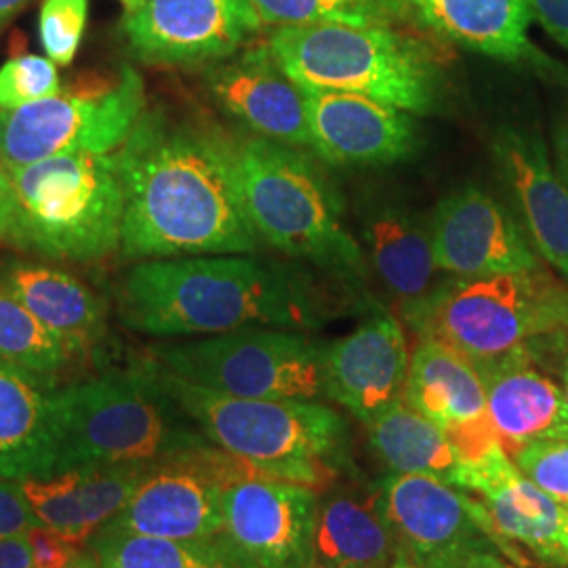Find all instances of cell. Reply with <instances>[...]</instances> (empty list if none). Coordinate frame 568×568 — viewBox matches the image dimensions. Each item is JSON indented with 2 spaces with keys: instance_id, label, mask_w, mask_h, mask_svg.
I'll use <instances>...</instances> for the list:
<instances>
[{
  "instance_id": "cell-21",
  "label": "cell",
  "mask_w": 568,
  "mask_h": 568,
  "mask_svg": "<svg viewBox=\"0 0 568 568\" xmlns=\"http://www.w3.org/2000/svg\"><path fill=\"white\" fill-rule=\"evenodd\" d=\"M469 495L480 497L504 541L527 548L548 567L568 568V509L527 478L504 448L469 467Z\"/></svg>"
},
{
  "instance_id": "cell-2",
  "label": "cell",
  "mask_w": 568,
  "mask_h": 568,
  "mask_svg": "<svg viewBox=\"0 0 568 568\" xmlns=\"http://www.w3.org/2000/svg\"><path fill=\"white\" fill-rule=\"evenodd\" d=\"M337 314L304 272L251 255L145 260L122 278L119 316L154 337L222 335L251 326L316 331Z\"/></svg>"
},
{
  "instance_id": "cell-42",
  "label": "cell",
  "mask_w": 568,
  "mask_h": 568,
  "mask_svg": "<svg viewBox=\"0 0 568 568\" xmlns=\"http://www.w3.org/2000/svg\"><path fill=\"white\" fill-rule=\"evenodd\" d=\"M13 213H16V190H13L11 175L0 164V241L9 236Z\"/></svg>"
},
{
  "instance_id": "cell-28",
  "label": "cell",
  "mask_w": 568,
  "mask_h": 568,
  "mask_svg": "<svg viewBox=\"0 0 568 568\" xmlns=\"http://www.w3.org/2000/svg\"><path fill=\"white\" fill-rule=\"evenodd\" d=\"M375 459L392 474H419L469 493V466L447 434L405 400L365 424Z\"/></svg>"
},
{
  "instance_id": "cell-4",
  "label": "cell",
  "mask_w": 568,
  "mask_h": 568,
  "mask_svg": "<svg viewBox=\"0 0 568 568\" xmlns=\"http://www.w3.org/2000/svg\"><path fill=\"white\" fill-rule=\"evenodd\" d=\"M267 47L304 89L365 95L413 116L438 110L443 68L422 37L396 26L274 28Z\"/></svg>"
},
{
  "instance_id": "cell-31",
  "label": "cell",
  "mask_w": 568,
  "mask_h": 568,
  "mask_svg": "<svg viewBox=\"0 0 568 568\" xmlns=\"http://www.w3.org/2000/svg\"><path fill=\"white\" fill-rule=\"evenodd\" d=\"M70 356L68 345L0 284V363L53 379Z\"/></svg>"
},
{
  "instance_id": "cell-40",
  "label": "cell",
  "mask_w": 568,
  "mask_h": 568,
  "mask_svg": "<svg viewBox=\"0 0 568 568\" xmlns=\"http://www.w3.org/2000/svg\"><path fill=\"white\" fill-rule=\"evenodd\" d=\"M532 21L568 51V0H527Z\"/></svg>"
},
{
  "instance_id": "cell-41",
  "label": "cell",
  "mask_w": 568,
  "mask_h": 568,
  "mask_svg": "<svg viewBox=\"0 0 568 568\" xmlns=\"http://www.w3.org/2000/svg\"><path fill=\"white\" fill-rule=\"evenodd\" d=\"M0 568H34V554L28 535L0 541Z\"/></svg>"
},
{
  "instance_id": "cell-43",
  "label": "cell",
  "mask_w": 568,
  "mask_h": 568,
  "mask_svg": "<svg viewBox=\"0 0 568 568\" xmlns=\"http://www.w3.org/2000/svg\"><path fill=\"white\" fill-rule=\"evenodd\" d=\"M551 140H554V164L568 187V114L560 116L554 124Z\"/></svg>"
},
{
  "instance_id": "cell-10",
  "label": "cell",
  "mask_w": 568,
  "mask_h": 568,
  "mask_svg": "<svg viewBox=\"0 0 568 568\" xmlns=\"http://www.w3.org/2000/svg\"><path fill=\"white\" fill-rule=\"evenodd\" d=\"M148 108L140 72L124 63L112 82L0 110V164L16 171L63 154H110Z\"/></svg>"
},
{
  "instance_id": "cell-44",
  "label": "cell",
  "mask_w": 568,
  "mask_h": 568,
  "mask_svg": "<svg viewBox=\"0 0 568 568\" xmlns=\"http://www.w3.org/2000/svg\"><path fill=\"white\" fill-rule=\"evenodd\" d=\"M464 568H516L504 560L497 548H480L467 556Z\"/></svg>"
},
{
  "instance_id": "cell-9",
  "label": "cell",
  "mask_w": 568,
  "mask_h": 568,
  "mask_svg": "<svg viewBox=\"0 0 568 568\" xmlns=\"http://www.w3.org/2000/svg\"><path fill=\"white\" fill-rule=\"evenodd\" d=\"M326 349L328 342L307 331L251 326L199 342L159 345L152 363L234 398L325 403Z\"/></svg>"
},
{
  "instance_id": "cell-1",
  "label": "cell",
  "mask_w": 568,
  "mask_h": 568,
  "mask_svg": "<svg viewBox=\"0 0 568 568\" xmlns=\"http://www.w3.org/2000/svg\"><path fill=\"white\" fill-rule=\"evenodd\" d=\"M116 156L124 257L253 255L264 246L244 204L239 142L215 122L145 108Z\"/></svg>"
},
{
  "instance_id": "cell-48",
  "label": "cell",
  "mask_w": 568,
  "mask_h": 568,
  "mask_svg": "<svg viewBox=\"0 0 568 568\" xmlns=\"http://www.w3.org/2000/svg\"><path fill=\"white\" fill-rule=\"evenodd\" d=\"M129 2H131V0H121L122 7H124V4H129Z\"/></svg>"
},
{
  "instance_id": "cell-12",
  "label": "cell",
  "mask_w": 568,
  "mask_h": 568,
  "mask_svg": "<svg viewBox=\"0 0 568 568\" xmlns=\"http://www.w3.org/2000/svg\"><path fill=\"white\" fill-rule=\"evenodd\" d=\"M389 527L422 568H464L480 548L506 549L483 501L462 488L419 474H392L377 480Z\"/></svg>"
},
{
  "instance_id": "cell-33",
  "label": "cell",
  "mask_w": 568,
  "mask_h": 568,
  "mask_svg": "<svg viewBox=\"0 0 568 568\" xmlns=\"http://www.w3.org/2000/svg\"><path fill=\"white\" fill-rule=\"evenodd\" d=\"M145 469L148 466L82 467V548L121 514Z\"/></svg>"
},
{
  "instance_id": "cell-8",
  "label": "cell",
  "mask_w": 568,
  "mask_h": 568,
  "mask_svg": "<svg viewBox=\"0 0 568 568\" xmlns=\"http://www.w3.org/2000/svg\"><path fill=\"white\" fill-rule=\"evenodd\" d=\"M417 333L464 354L474 366L568 331V286L544 267L485 278H443L400 314Z\"/></svg>"
},
{
  "instance_id": "cell-11",
  "label": "cell",
  "mask_w": 568,
  "mask_h": 568,
  "mask_svg": "<svg viewBox=\"0 0 568 568\" xmlns=\"http://www.w3.org/2000/svg\"><path fill=\"white\" fill-rule=\"evenodd\" d=\"M246 469L253 467L215 445L152 464L129 504L103 528L163 539L220 535L225 485Z\"/></svg>"
},
{
  "instance_id": "cell-26",
  "label": "cell",
  "mask_w": 568,
  "mask_h": 568,
  "mask_svg": "<svg viewBox=\"0 0 568 568\" xmlns=\"http://www.w3.org/2000/svg\"><path fill=\"white\" fill-rule=\"evenodd\" d=\"M410 26L493 60L548 65L532 47L527 0H405Z\"/></svg>"
},
{
  "instance_id": "cell-19",
  "label": "cell",
  "mask_w": 568,
  "mask_h": 568,
  "mask_svg": "<svg viewBox=\"0 0 568 568\" xmlns=\"http://www.w3.org/2000/svg\"><path fill=\"white\" fill-rule=\"evenodd\" d=\"M304 95L312 152L326 164L384 166L417 148V122L400 108L339 91L304 89Z\"/></svg>"
},
{
  "instance_id": "cell-27",
  "label": "cell",
  "mask_w": 568,
  "mask_h": 568,
  "mask_svg": "<svg viewBox=\"0 0 568 568\" xmlns=\"http://www.w3.org/2000/svg\"><path fill=\"white\" fill-rule=\"evenodd\" d=\"M0 284L55 333L72 354L93 347L105 335V302L60 267L9 262L0 267Z\"/></svg>"
},
{
  "instance_id": "cell-38",
  "label": "cell",
  "mask_w": 568,
  "mask_h": 568,
  "mask_svg": "<svg viewBox=\"0 0 568 568\" xmlns=\"http://www.w3.org/2000/svg\"><path fill=\"white\" fill-rule=\"evenodd\" d=\"M28 539L32 544L34 568H65L84 551L51 528L37 527L28 532Z\"/></svg>"
},
{
  "instance_id": "cell-45",
  "label": "cell",
  "mask_w": 568,
  "mask_h": 568,
  "mask_svg": "<svg viewBox=\"0 0 568 568\" xmlns=\"http://www.w3.org/2000/svg\"><path fill=\"white\" fill-rule=\"evenodd\" d=\"M28 0H0V30L11 20Z\"/></svg>"
},
{
  "instance_id": "cell-46",
  "label": "cell",
  "mask_w": 568,
  "mask_h": 568,
  "mask_svg": "<svg viewBox=\"0 0 568 568\" xmlns=\"http://www.w3.org/2000/svg\"><path fill=\"white\" fill-rule=\"evenodd\" d=\"M65 568H100V565H98V558L93 556V551L84 549L81 556H79L72 565H68Z\"/></svg>"
},
{
  "instance_id": "cell-3",
  "label": "cell",
  "mask_w": 568,
  "mask_h": 568,
  "mask_svg": "<svg viewBox=\"0 0 568 568\" xmlns=\"http://www.w3.org/2000/svg\"><path fill=\"white\" fill-rule=\"evenodd\" d=\"M150 365L164 392L209 443L244 466L312 488L358 471L352 462L349 424L333 406L314 400L234 398Z\"/></svg>"
},
{
  "instance_id": "cell-17",
  "label": "cell",
  "mask_w": 568,
  "mask_h": 568,
  "mask_svg": "<svg viewBox=\"0 0 568 568\" xmlns=\"http://www.w3.org/2000/svg\"><path fill=\"white\" fill-rule=\"evenodd\" d=\"M405 403L440 427L469 467L504 448L488 417L487 392L478 368L438 339L417 337Z\"/></svg>"
},
{
  "instance_id": "cell-14",
  "label": "cell",
  "mask_w": 568,
  "mask_h": 568,
  "mask_svg": "<svg viewBox=\"0 0 568 568\" xmlns=\"http://www.w3.org/2000/svg\"><path fill=\"white\" fill-rule=\"evenodd\" d=\"M318 493L246 469L224 490V535L257 568H314Z\"/></svg>"
},
{
  "instance_id": "cell-15",
  "label": "cell",
  "mask_w": 568,
  "mask_h": 568,
  "mask_svg": "<svg viewBox=\"0 0 568 568\" xmlns=\"http://www.w3.org/2000/svg\"><path fill=\"white\" fill-rule=\"evenodd\" d=\"M434 257L450 278H485L541 267V257L506 204L480 185L443 199L429 217Z\"/></svg>"
},
{
  "instance_id": "cell-7",
  "label": "cell",
  "mask_w": 568,
  "mask_h": 568,
  "mask_svg": "<svg viewBox=\"0 0 568 568\" xmlns=\"http://www.w3.org/2000/svg\"><path fill=\"white\" fill-rule=\"evenodd\" d=\"M11 175L16 213L9 239L47 260L93 262L121 246V166L116 152L63 154Z\"/></svg>"
},
{
  "instance_id": "cell-25",
  "label": "cell",
  "mask_w": 568,
  "mask_h": 568,
  "mask_svg": "<svg viewBox=\"0 0 568 568\" xmlns=\"http://www.w3.org/2000/svg\"><path fill=\"white\" fill-rule=\"evenodd\" d=\"M61 432V394L53 379L0 363V478L53 474Z\"/></svg>"
},
{
  "instance_id": "cell-23",
  "label": "cell",
  "mask_w": 568,
  "mask_h": 568,
  "mask_svg": "<svg viewBox=\"0 0 568 568\" xmlns=\"http://www.w3.org/2000/svg\"><path fill=\"white\" fill-rule=\"evenodd\" d=\"M368 272L403 314L443 283L434 257L429 220L398 201L368 199L358 220Z\"/></svg>"
},
{
  "instance_id": "cell-34",
  "label": "cell",
  "mask_w": 568,
  "mask_h": 568,
  "mask_svg": "<svg viewBox=\"0 0 568 568\" xmlns=\"http://www.w3.org/2000/svg\"><path fill=\"white\" fill-rule=\"evenodd\" d=\"M61 93L58 63L47 55H20L0 68V110H16Z\"/></svg>"
},
{
  "instance_id": "cell-36",
  "label": "cell",
  "mask_w": 568,
  "mask_h": 568,
  "mask_svg": "<svg viewBox=\"0 0 568 568\" xmlns=\"http://www.w3.org/2000/svg\"><path fill=\"white\" fill-rule=\"evenodd\" d=\"M516 467L568 509V440L532 443L511 455Z\"/></svg>"
},
{
  "instance_id": "cell-20",
  "label": "cell",
  "mask_w": 568,
  "mask_h": 568,
  "mask_svg": "<svg viewBox=\"0 0 568 568\" xmlns=\"http://www.w3.org/2000/svg\"><path fill=\"white\" fill-rule=\"evenodd\" d=\"M499 175L528 241L568 281V187L537 133L501 129L493 140Z\"/></svg>"
},
{
  "instance_id": "cell-24",
  "label": "cell",
  "mask_w": 568,
  "mask_h": 568,
  "mask_svg": "<svg viewBox=\"0 0 568 568\" xmlns=\"http://www.w3.org/2000/svg\"><path fill=\"white\" fill-rule=\"evenodd\" d=\"M396 554L379 485L361 471L328 483L318 495L314 568H389Z\"/></svg>"
},
{
  "instance_id": "cell-37",
  "label": "cell",
  "mask_w": 568,
  "mask_h": 568,
  "mask_svg": "<svg viewBox=\"0 0 568 568\" xmlns=\"http://www.w3.org/2000/svg\"><path fill=\"white\" fill-rule=\"evenodd\" d=\"M37 527L41 523L30 508L20 480L0 478V541L28 535Z\"/></svg>"
},
{
  "instance_id": "cell-5",
  "label": "cell",
  "mask_w": 568,
  "mask_h": 568,
  "mask_svg": "<svg viewBox=\"0 0 568 568\" xmlns=\"http://www.w3.org/2000/svg\"><path fill=\"white\" fill-rule=\"evenodd\" d=\"M236 142L246 213L262 243L342 281L366 278L363 244L347 230L337 190L321 164L305 150L257 135Z\"/></svg>"
},
{
  "instance_id": "cell-18",
  "label": "cell",
  "mask_w": 568,
  "mask_h": 568,
  "mask_svg": "<svg viewBox=\"0 0 568 568\" xmlns=\"http://www.w3.org/2000/svg\"><path fill=\"white\" fill-rule=\"evenodd\" d=\"M410 349L405 323L389 310H373L344 337L328 342V400L363 426L405 400Z\"/></svg>"
},
{
  "instance_id": "cell-39",
  "label": "cell",
  "mask_w": 568,
  "mask_h": 568,
  "mask_svg": "<svg viewBox=\"0 0 568 568\" xmlns=\"http://www.w3.org/2000/svg\"><path fill=\"white\" fill-rule=\"evenodd\" d=\"M528 352L539 365L548 368L549 373L556 377V382L560 384L567 396L568 405V331L556 333L551 337L530 345Z\"/></svg>"
},
{
  "instance_id": "cell-13",
  "label": "cell",
  "mask_w": 568,
  "mask_h": 568,
  "mask_svg": "<svg viewBox=\"0 0 568 568\" xmlns=\"http://www.w3.org/2000/svg\"><path fill=\"white\" fill-rule=\"evenodd\" d=\"M262 30L251 0H131L121 32L133 60L203 65L225 60Z\"/></svg>"
},
{
  "instance_id": "cell-47",
  "label": "cell",
  "mask_w": 568,
  "mask_h": 568,
  "mask_svg": "<svg viewBox=\"0 0 568 568\" xmlns=\"http://www.w3.org/2000/svg\"><path fill=\"white\" fill-rule=\"evenodd\" d=\"M389 568H422L413 558H408L405 551H398L396 554V558H394V562H392V567Z\"/></svg>"
},
{
  "instance_id": "cell-32",
  "label": "cell",
  "mask_w": 568,
  "mask_h": 568,
  "mask_svg": "<svg viewBox=\"0 0 568 568\" xmlns=\"http://www.w3.org/2000/svg\"><path fill=\"white\" fill-rule=\"evenodd\" d=\"M20 483L41 527L51 528L82 548V467L49 476H28Z\"/></svg>"
},
{
  "instance_id": "cell-6",
  "label": "cell",
  "mask_w": 568,
  "mask_h": 568,
  "mask_svg": "<svg viewBox=\"0 0 568 568\" xmlns=\"http://www.w3.org/2000/svg\"><path fill=\"white\" fill-rule=\"evenodd\" d=\"M55 471L87 466H152L211 447L164 392L152 365L61 387ZM53 471V474H55Z\"/></svg>"
},
{
  "instance_id": "cell-35",
  "label": "cell",
  "mask_w": 568,
  "mask_h": 568,
  "mask_svg": "<svg viewBox=\"0 0 568 568\" xmlns=\"http://www.w3.org/2000/svg\"><path fill=\"white\" fill-rule=\"evenodd\" d=\"M89 18V0H42L39 34L44 55L70 65L81 47Z\"/></svg>"
},
{
  "instance_id": "cell-29",
  "label": "cell",
  "mask_w": 568,
  "mask_h": 568,
  "mask_svg": "<svg viewBox=\"0 0 568 568\" xmlns=\"http://www.w3.org/2000/svg\"><path fill=\"white\" fill-rule=\"evenodd\" d=\"M100 568H257L224 532L163 539L102 528L87 546Z\"/></svg>"
},
{
  "instance_id": "cell-22",
  "label": "cell",
  "mask_w": 568,
  "mask_h": 568,
  "mask_svg": "<svg viewBox=\"0 0 568 568\" xmlns=\"http://www.w3.org/2000/svg\"><path fill=\"white\" fill-rule=\"evenodd\" d=\"M493 427L509 457L544 440H568L567 396L528 349L476 366Z\"/></svg>"
},
{
  "instance_id": "cell-30",
  "label": "cell",
  "mask_w": 568,
  "mask_h": 568,
  "mask_svg": "<svg viewBox=\"0 0 568 568\" xmlns=\"http://www.w3.org/2000/svg\"><path fill=\"white\" fill-rule=\"evenodd\" d=\"M262 26H410L405 0H251Z\"/></svg>"
},
{
  "instance_id": "cell-16",
  "label": "cell",
  "mask_w": 568,
  "mask_h": 568,
  "mask_svg": "<svg viewBox=\"0 0 568 568\" xmlns=\"http://www.w3.org/2000/svg\"><path fill=\"white\" fill-rule=\"evenodd\" d=\"M204 87L225 116L248 135L312 150L304 89L284 72L267 42L211 63L204 70Z\"/></svg>"
}]
</instances>
